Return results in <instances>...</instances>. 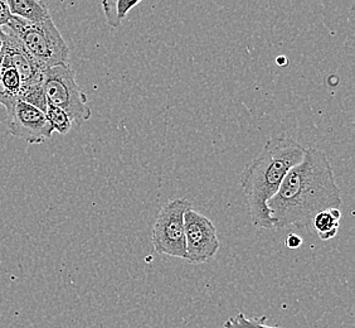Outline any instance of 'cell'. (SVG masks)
Wrapping results in <instances>:
<instances>
[{
  "label": "cell",
  "mask_w": 355,
  "mask_h": 328,
  "mask_svg": "<svg viewBox=\"0 0 355 328\" xmlns=\"http://www.w3.org/2000/svg\"><path fill=\"white\" fill-rule=\"evenodd\" d=\"M43 89L49 105L63 110L76 125L87 122L92 110L87 96L76 82L75 71L67 65H60L43 72Z\"/></svg>",
  "instance_id": "cell-4"
},
{
  "label": "cell",
  "mask_w": 355,
  "mask_h": 328,
  "mask_svg": "<svg viewBox=\"0 0 355 328\" xmlns=\"http://www.w3.org/2000/svg\"><path fill=\"white\" fill-rule=\"evenodd\" d=\"M0 51H1V40H0Z\"/></svg>",
  "instance_id": "cell-19"
},
{
  "label": "cell",
  "mask_w": 355,
  "mask_h": 328,
  "mask_svg": "<svg viewBox=\"0 0 355 328\" xmlns=\"http://www.w3.org/2000/svg\"><path fill=\"white\" fill-rule=\"evenodd\" d=\"M44 114H46L48 123L51 124L53 131H57L58 134L66 136L72 129L73 123H72L71 117L60 108L48 104L47 110Z\"/></svg>",
  "instance_id": "cell-13"
},
{
  "label": "cell",
  "mask_w": 355,
  "mask_h": 328,
  "mask_svg": "<svg viewBox=\"0 0 355 328\" xmlns=\"http://www.w3.org/2000/svg\"><path fill=\"white\" fill-rule=\"evenodd\" d=\"M3 29L21 41L43 71L69 63V47L52 17L41 23H28L12 15Z\"/></svg>",
  "instance_id": "cell-3"
},
{
  "label": "cell",
  "mask_w": 355,
  "mask_h": 328,
  "mask_svg": "<svg viewBox=\"0 0 355 328\" xmlns=\"http://www.w3.org/2000/svg\"><path fill=\"white\" fill-rule=\"evenodd\" d=\"M302 245V239L297 233H290L286 238V246L288 249H297Z\"/></svg>",
  "instance_id": "cell-16"
},
{
  "label": "cell",
  "mask_w": 355,
  "mask_h": 328,
  "mask_svg": "<svg viewBox=\"0 0 355 328\" xmlns=\"http://www.w3.org/2000/svg\"><path fill=\"white\" fill-rule=\"evenodd\" d=\"M306 148L285 134L267 140L257 157L247 164L239 178L252 224L257 229H273L268 201L280 188L288 171L300 163Z\"/></svg>",
  "instance_id": "cell-2"
},
{
  "label": "cell",
  "mask_w": 355,
  "mask_h": 328,
  "mask_svg": "<svg viewBox=\"0 0 355 328\" xmlns=\"http://www.w3.org/2000/svg\"><path fill=\"white\" fill-rule=\"evenodd\" d=\"M141 1H126V0H105L103 1V14L110 27H120L123 21L126 19L128 14L132 8L137 7Z\"/></svg>",
  "instance_id": "cell-12"
},
{
  "label": "cell",
  "mask_w": 355,
  "mask_h": 328,
  "mask_svg": "<svg viewBox=\"0 0 355 328\" xmlns=\"http://www.w3.org/2000/svg\"><path fill=\"white\" fill-rule=\"evenodd\" d=\"M266 317H261V318H253L250 320L247 318L246 315L243 313H239L234 317H231L228 321L225 322L223 325L225 328H279V327H271V326H267Z\"/></svg>",
  "instance_id": "cell-14"
},
{
  "label": "cell",
  "mask_w": 355,
  "mask_h": 328,
  "mask_svg": "<svg viewBox=\"0 0 355 328\" xmlns=\"http://www.w3.org/2000/svg\"><path fill=\"white\" fill-rule=\"evenodd\" d=\"M342 219V212L339 208H330L327 211L320 212L315 216L311 224V229L319 235L322 241L334 239L339 231Z\"/></svg>",
  "instance_id": "cell-10"
},
{
  "label": "cell",
  "mask_w": 355,
  "mask_h": 328,
  "mask_svg": "<svg viewBox=\"0 0 355 328\" xmlns=\"http://www.w3.org/2000/svg\"><path fill=\"white\" fill-rule=\"evenodd\" d=\"M18 100L46 113L48 101L46 92L43 89V75L35 77L32 80H28V81L21 82Z\"/></svg>",
  "instance_id": "cell-11"
},
{
  "label": "cell",
  "mask_w": 355,
  "mask_h": 328,
  "mask_svg": "<svg viewBox=\"0 0 355 328\" xmlns=\"http://www.w3.org/2000/svg\"><path fill=\"white\" fill-rule=\"evenodd\" d=\"M191 204L185 199H171L159 212L153 226L151 241L157 254L187 259L185 250V212Z\"/></svg>",
  "instance_id": "cell-5"
},
{
  "label": "cell",
  "mask_w": 355,
  "mask_h": 328,
  "mask_svg": "<svg viewBox=\"0 0 355 328\" xmlns=\"http://www.w3.org/2000/svg\"><path fill=\"white\" fill-rule=\"evenodd\" d=\"M12 18L7 1L0 0V28L6 27Z\"/></svg>",
  "instance_id": "cell-15"
},
{
  "label": "cell",
  "mask_w": 355,
  "mask_h": 328,
  "mask_svg": "<svg viewBox=\"0 0 355 328\" xmlns=\"http://www.w3.org/2000/svg\"><path fill=\"white\" fill-rule=\"evenodd\" d=\"M185 250L187 261L203 264L212 260L218 253L217 230L212 221L196 210H188L184 215Z\"/></svg>",
  "instance_id": "cell-6"
},
{
  "label": "cell",
  "mask_w": 355,
  "mask_h": 328,
  "mask_svg": "<svg viewBox=\"0 0 355 328\" xmlns=\"http://www.w3.org/2000/svg\"><path fill=\"white\" fill-rule=\"evenodd\" d=\"M8 114V131L29 144H42L51 139L53 129L41 110L17 100Z\"/></svg>",
  "instance_id": "cell-7"
},
{
  "label": "cell",
  "mask_w": 355,
  "mask_h": 328,
  "mask_svg": "<svg viewBox=\"0 0 355 328\" xmlns=\"http://www.w3.org/2000/svg\"><path fill=\"white\" fill-rule=\"evenodd\" d=\"M10 14L28 23H41L51 18L47 6L37 0H9Z\"/></svg>",
  "instance_id": "cell-9"
},
{
  "label": "cell",
  "mask_w": 355,
  "mask_h": 328,
  "mask_svg": "<svg viewBox=\"0 0 355 328\" xmlns=\"http://www.w3.org/2000/svg\"><path fill=\"white\" fill-rule=\"evenodd\" d=\"M1 62H3V54H1V51H0V69H1Z\"/></svg>",
  "instance_id": "cell-18"
},
{
  "label": "cell",
  "mask_w": 355,
  "mask_h": 328,
  "mask_svg": "<svg viewBox=\"0 0 355 328\" xmlns=\"http://www.w3.org/2000/svg\"><path fill=\"white\" fill-rule=\"evenodd\" d=\"M342 191L325 151L306 148L300 163L291 168L268 201L273 229H311L318 213L340 208Z\"/></svg>",
  "instance_id": "cell-1"
},
{
  "label": "cell",
  "mask_w": 355,
  "mask_h": 328,
  "mask_svg": "<svg viewBox=\"0 0 355 328\" xmlns=\"http://www.w3.org/2000/svg\"><path fill=\"white\" fill-rule=\"evenodd\" d=\"M0 40L3 63L13 67L21 75V82L43 75L44 71L35 62V58L28 54L27 49L23 47L21 41L15 35L0 28Z\"/></svg>",
  "instance_id": "cell-8"
},
{
  "label": "cell",
  "mask_w": 355,
  "mask_h": 328,
  "mask_svg": "<svg viewBox=\"0 0 355 328\" xmlns=\"http://www.w3.org/2000/svg\"><path fill=\"white\" fill-rule=\"evenodd\" d=\"M287 60L286 57H277V65H280V66H284V65H286Z\"/></svg>",
  "instance_id": "cell-17"
}]
</instances>
